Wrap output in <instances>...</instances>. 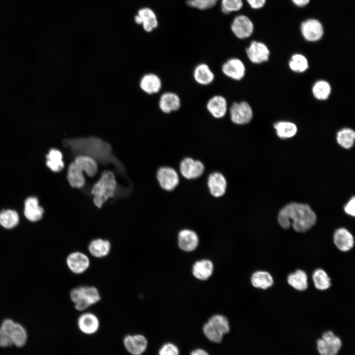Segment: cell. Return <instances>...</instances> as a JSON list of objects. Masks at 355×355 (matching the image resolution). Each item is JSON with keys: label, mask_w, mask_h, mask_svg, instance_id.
<instances>
[{"label": "cell", "mask_w": 355, "mask_h": 355, "mask_svg": "<svg viewBox=\"0 0 355 355\" xmlns=\"http://www.w3.org/2000/svg\"><path fill=\"white\" fill-rule=\"evenodd\" d=\"M213 270L212 262L209 260L203 259L195 263L192 268V273L197 279L205 280L212 275Z\"/></svg>", "instance_id": "28"}, {"label": "cell", "mask_w": 355, "mask_h": 355, "mask_svg": "<svg viewBox=\"0 0 355 355\" xmlns=\"http://www.w3.org/2000/svg\"><path fill=\"white\" fill-rule=\"evenodd\" d=\"M87 249L90 254L96 258H103L107 256L111 249V244L107 239L98 238L91 240L88 244Z\"/></svg>", "instance_id": "18"}, {"label": "cell", "mask_w": 355, "mask_h": 355, "mask_svg": "<svg viewBox=\"0 0 355 355\" xmlns=\"http://www.w3.org/2000/svg\"><path fill=\"white\" fill-rule=\"evenodd\" d=\"M134 21L138 25H142L146 32H151L156 28L158 22L156 14L151 8L142 7L139 9L134 17Z\"/></svg>", "instance_id": "12"}, {"label": "cell", "mask_w": 355, "mask_h": 355, "mask_svg": "<svg viewBox=\"0 0 355 355\" xmlns=\"http://www.w3.org/2000/svg\"><path fill=\"white\" fill-rule=\"evenodd\" d=\"M289 66L290 69L295 72H302L307 69L308 62L303 55L295 54L291 57L289 62Z\"/></svg>", "instance_id": "39"}, {"label": "cell", "mask_w": 355, "mask_h": 355, "mask_svg": "<svg viewBox=\"0 0 355 355\" xmlns=\"http://www.w3.org/2000/svg\"><path fill=\"white\" fill-rule=\"evenodd\" d=\"M46 166L53 172H60L64 167L61 152L56 148H51L46 156Z\"/></svg>", "instance_id": "30"}, {"label": "cell", "mask_w": 355, "mask_h": 355, "mask_svg": "<svg viewBox=\"0 0 355 355\" xmlns=\"http://www.w3.org/2000/svg\"><path fill=\"white\" fill-rule=\"evenodd\" d=\"M287 282L289 285L298 290L303 291L308 287L307 274L301 270H298L294 273L290 274L288 276Z\"/></svg>", "instance_id": "32"}, {"label": "cell", "mask_w": 355, "mask_h": 355, "mask_svg": "<svg viewBox=\"0 0 355 355\" xmlns=\"http://www.w3.org/2000/svg\"><path fill=\"white\" fill-rule=\"evenodd\" d=\"M190 355H209V354L204 350L198 349L193 351Z\"/></svg>", "instance_id": "48"}, {"label": "cell", "mask_w": 355, "mask_h": 355, "mask_svg": "<svg viewBox=\"0 0 355 355\" xmlns=\"http://www.w3.org/2000/svg\"><path fill=\"white\" fill-rule=\"evenodd\" d=\"M19 216L12 210H4L0 212V225L6 229H12L18 225Z\"/></svg>", "instance_id": "31"}, {"label": "cell", "mask_w": 355, "mask_h": 355, "mask_svg": "<svg viewBox=\"0 0 355 355\" xmlns=\"http://www.w3.org/2000/svg\"><path fill=\"white\" fill-rule=\"evenodd\" d=\"M126 350L131 355H142L146 351L148 342L142 334H127L123 339Z\"/></svg>", "instance_id": "10"}, {"label": "cell", "mask_w": 355, "mask_h": 355, "mask_svg": "<svg viewBox=\"0 0 355 355\" xmlns=\"http://www.w3.org/2000/svg\"><path fill=\"white\" fill-rule=\"evenodd\" d=\"M181 101L179 96L171 92L164 93L160 97L159 107L165 113H169L178 110L180 107Z\"/></svg>", "instance_id": "22"}, {"label": "cell", "mask_w": 355, "mask_h": 355, "mask_svg": "<svg viewBox=\"0 0 355 355\" xmlns=\"http://www.w3.org/2000/svg\"><path fill=\"white\" fill-rule=\"evenodd\" d=\"M301 31L305 39L309 41L319 40L323 35L321 23L315 19H309L302 22Z\"/></svg>", "instance_id": "13"}, {"label": "cell", "mask_w": 355, "mask_h": 355, "mask_svg": "<svg viewBox=\"0 0 355 355\" xmlns=\"http://www.w3.org/2000/svg\"><path fill=\"white\" fill-rule=\"evenodd\" d=\"M0 328L10 336L13 344L18 347L25 344L27 338V332L20 323L10 319H5L2 321Z\"/></svg>", "instance_id": "6"}, {"label": "cell", "mask_w": 355, "mask_h": 355, "mask_svg": "<svg viewBox=\"0 0 355 355\" xmlns=\"http://www.w3.org/2000/svg\"><path fill=\"white\" fill-rule=\"evenodd\" d=\"M77 325L83 334L91 335L95 334L100 326V320L93 313L84 311L78 317Z\"/></svg>", "instance_id": "9"}, {"label": "cell", "mask_w": 355, "mask_h": 355, "mask_svg": "<svg viewBox=\"0 0 355 355\" xmlns=\"http://www.w3.org/2000/svg\"><path fill=\"white\" fill-rule=\"evenodd\" d=\"M204 170L203 163L191 158H186L180 164V171L182 175L187 179H191L199 177Z\"/></svg>", "instance_id": "17"}, {"label": "cell", "mask_w": 355, "mask_h": 355, "mask_svg": "<svg viewBox=\"0 0 355 355\" xmlns=\"http://www.w3.org/2000/svg\"><path fill=\"white\" fill-rule=\"evenodd\" d=\"M333 241L337 248L342 251H347L354 246V239L352 234L346 229H338L334 233Z\"/></svg>", "instance_id": "24"}, {"label": "cell", "mask_w": 355, "mask_h": 355, "mask_svg": "<svg viewBox=\"0 0 355 355\" xmlns=\"http://www.w3.org/2000/svg\"><path fill=\"white\" fill-rule=\"evenodd\" d=\"M243 5L242 0H221L222 11L225 14L240 10Z\"/></svg>", "instance_id": "41"}, {"label": "cell", "mask_w": 355, "mask_h": 355, "mask_svg": "<svg viewBox=\"0 0 355 355\" xmlns=\"http://www.w3.org/2000/svg\"><path fill=\"white\" fill-rule=\"evenodd\" d=\"M331 91V86L328 82L322 80L316 82L312 88L314 97L320 100L327 99L330 94Z\"/></svg>", "instance_id": "36"}, {"label": "cell", "mask_w": 355, "mask_h": 355, "mask_svg": "<svg viewBox=\"0 0 355 355\" xmlns=\"http://www.w3.org/2000/svg\"><path fill=\"white\" fill-rule=\"evenodd\" d=\"M208 322L223 335L230 331L229 321L224 316L221 315L213 316L209 319Z\"/></svg>", "instance_id": "38"}, {"label": "cell", "mask_w": 355, "mask_h": 355, "mask_svg": "<svg viewBox=\"0 0 355 355\" xmlns=\"http://www.w3.org/2000/svg\"><path fill=\"white\" fill-rule=\"evenodd\" d=\"M65 146L69 147L75 156L84 155L102 165L111 164L122 176L126 173L123 163L113 154L110 144L101 138L88 137L67 139L63 141Z\"/></svg>", "instance_id": "1"}, {"label": "cell", "mask_w": 355, "mask_h": 355, "mask_svg": "<svg viewBox=\"0 0 355 355\" xmlns=\"http://www.w3.org/2000/svg\"><path fill=\"white\" fill-rule=\"evenodd\" d=\"M207 108L214 118L223 117L227 111V102L221 95H215L210 98L207 104Z\"/></svg>", "instance_id": "21"}, {"label": "cell", "mask_w": 355, "mask_h": 355, "mask_svg": "<svg viewBox=\"0 0 355 355\" xmlns=\"http://www.w3.org/2000/svg\"><path fill=\"white\" fill-rule=\"evenodd\" d=\"M13 344L11 337L4 331L0 329V346L7 347Z\"/></svg>", "instance_id": "44"}, {"label": "cell", "mask_w": 355, "mask_h": 355, "mask_svg": "<svg viewBox=\"0 0 355 355\" xmlns=\"http://www.w3.org/2000/svg\"><path fill=\"white\" fill-rule=\"evenodd\" d=\"M274 127L276 131L277 135L282 139L293 137L297 131L296 125L292 122L288 121L278 122L274 124Z\"/></svg>", "instance_id": "34"}, {"label": "cell", "mask_w": 355, "mask_h": 355, "mask_svg": "<svg viewBox=\"0 0 355 355\" xmlns=\"http://www.w3.org/2000/svg\"><path fill=\"white\" fill-rule=\"evenodd\" d=\"M251 282L254 287L263 289L271 286L273 284L272 276L265 271H257L253 273Z\"/></svg>", "instance_id": "33"}, {"label": "cell", "mask_w": 355, "mask_h": 355, "mask_svg": "<svg viewBox=\"0 0 355 355\" xmlns=\"http://www.w3.org/2000/svg\"><path fill=\"white\" fill-rule=\"evenodd\" d=\"M193 77L198 84L207 85L213 81L214 75L207 64L202 63L199 64L194 69Z\"/></svg>", "instance_id": "27"}, {"label": "cell", "mask_w": 355, "mask_h": 355, "mask_svg": "<svg viewBox=\"0 0 355 355\" xmlns=\"http://www.w3.org/2000/svg\"><path fill=\"white\" fill-rule=\"evenodd\" d=\"M231 29L234 35L240 39L250 36L253 31V24L248 17L240 15L233 20Z\"/></svg>", "instance_id": "11"}, {"label": "cell", "mask_w": 355, "mask_h": 355, "mask_svg": "<svg viewBox=\"0 0 355 355\" xmlns=\"http://www.w3.org/2000/svg\"><path fill=\"white\" fill-rule=\"evenodd\" d=\"M199 243L197 234L189 229L181 230L178 235V244L179 248L185 251H192L195 249Z\"/></svg>", "instance_id": "20"}, {"label": "cell", "mask_w": 355, "mask_h": 355, "mask_svg": "<svg viewBox=\"0 0 355 355\" xmlns=\"http://www.w3.org/2000/svg\"><path fill=\"white\" fill-rule=\"evenodd\" d=\"M341 340L330 331L324 332L322 339L317 341V348L321 355H336L341 347Z\"/></svg>", "instance_id": "7"}, {"label": "cell", "mask_w": 355, "mask_h": 355, "mask_svg": "<svg viewBox=\"0 0 355 355\" xmlns=\"http://www.w3.org/2000/svg\"><path fill=\"white\" fill-rule=\"evenodd\" d=\"M66 264L71 272L75 275H81L89 268L91 261L84 252L77 250L70 252L66 257Z\"/></svg>", "instance_id": "5"}, {"label": "cell", "mask_w": 355, "mask_h": 355, "mask_svg": "<svg viewBox=\"0 0 355 355\" xmlns=\"http://www.w3.org/2000/svg\"><path fill=\"white\" fill-rule=\"evenodd\" d=\"M158 355H179L178 347L172 343H166L160 349Z\"/></svg>", "instance_id": "43"}, {"label": "cell", "mask_w": 355, "mask_h": 355, "mask_svg": "<svg viewBox=\"0 0 355 355\" xmlns=\"http://www.w3.org/2000/svg\"><path fill=\"white\" fill-rule=\"evenodd\" d=\"M140 86L141 89L148 94L157 93L162 87V81L159 77L154 73H147L141 79Z\"/></svg>", "instance_id": "25"}, {"label": "cell", "mask_w": 355, "mask_h": 355, "mask_svg": "<svg viewBox=\"0 0 355 355\" xmlns=\"http://www.w3.org/2000/svg\"><path fill=\"white\" fill-rule=\"evenodd\" d=\"M218 0H187L186 4L200 10H205L214 6Z\"/></svg>", "instance_id": "42"}, {"label": "cell", "mask_w": 355, "mask_h": 355, "mask_svg": "<svg viewBox=\"0 0 355 355\" xmlns=\"http://www.w3.org/2000/svg\"><path fill=\"white\" fill-rule=\"evenodd\" d=\"M229 111L230 119L236 124H247L252 118V108L246 102L234 103L230 106Z\"/></svg>", "instance_id": "8"}, {"label": "cell", "mask_w": 355, "mask_h": 355, "mask_svg": "<svg viewBox=\"0 0 355 355\" xmlns=\"http://www.w3.org/2000/svg\"><path fill=\"white\" fill-rule=\"evenodd\" d=\"M313 279L315 287L321 290L328 289L331 285L330 279L323 270H316L313 275Z\"/></svg>", "instance_id": "37"}, {"label": "cell", "mask_w": 355, "mask_h": 355, "mask_svg": "<svg viewBox=\"0 0 355 355\" xmlns=\"http://www.w3.org/2000/svg\"><path fill=\"white\" fill-rule=\"evenodd\" d=\"M316 215L307 204L291 203L280 211L278 220L280 225L287 229L292 225L298 232H304L310 229L316 223Z\"/></svg>", "instance_id": "2"}, {"label": "cell", "mask_w": 355, "mask_h": 355, "mask_svg": "<svg viewBox=\"0 0 355 355\" xmlns=\"http://www.w3.org/2000/svg\"><path fill=\"white\" fill-rule=\"evenodd\" d=\"M355 133L350 128H343L337 134L336 140L338 144L342 147L349 149L354 144Z\"/></svg>", "instance_id": "35"}, {"label": "cell", "mask_w": 355, "mask_h": 355, "mask_svg": "<svg viewBox=\"0 0 355 355\" xmlns=\"http://www.w3.org/2000/svg\"><path fill=\"white\" fill-rule=\"evenodd\" d=\"M44 210L39 204L36 197L27 198L24 203V213L27 220L31 222H37L42 217Z\"/></svg>", "instance_id": "19"}, {"label": "cell", "mask_w": 355, "mask_h": 355, "mask_svg": "<svg viewBox=\"0 0 355 355\" xmlns=\"http://www.w3.org/2000/svg\"><path fill=\"white\" fill-rule=\"evenodd\" d=\"M157 178L161 187L168 191L173 190L179 182L177 172L169 167L160 168L157 172Z\"/></svg>", "instance_id": "14"}, {"label": "cell", "mask_w": 355, "mask_h": 355, "mask_svg": "<svg viewBox=\"0 0 355 355\" xmlns=\"http://www.w3.org/2000/svg\"><path fill=\"white\" fill-rule=\"evenodd\" d=\"M247 56L253 63L260 64L269 59V50L263 43L257 41H252L246 49Z\"/></svg>", "instance_id": "16"}, {"label": "cell", "mask_w": 355, "mask_h": 355, "mask_svg": "<svg viewBox=\"0 0 355 355\" xmlns=\"http://www.w3.org/2000/svg\"><path fill=\"white\" fill-rule=\"evenodd\" d=\"M203 331L207 338L212 342L219 343L222 340L223 334L208 322L204 325Z\"/></svg>", "instance_id": "40"}, {"label": "cell", "mask_w": 355, "mask_h": 355, "mask_svg": "<svg viewBox=\"0 0 355 355\" xmlns=\"http://www.w3.org/2000/svg\"><path fill=\"white\" fill-rule=\"evenodd\" d=\"M250 7L254 9H258L262 7L266 2V0H247Z\"/></svg>", "instance_id": "46"}, {"label": "cell", "mask_w": 355, "mask_h": 355, "mask_svg": "<svg viewBox=\"0 0 355 355\" xmlns=\"http://www.w3.org/2000/svg\"><path fill=\"white\" fill-rule=\"evenodd\" d=\"M69 296L75 309L79 312L86 311L101 299L99 289L92 285H79L72 288Z\"/></svg>", "instance_id": "4"}, {"label": "cell", "mask_w": 355, "mask_h": 355, "mask_svg": "<svg viewBox=\"0 0 355 355\" xmlns=\"http://www.w3.org/2000/svg\"><path fill=\"white\" fill-rule=\"evenodd\" d=\"M296 5L303 7L309 3L310 0H291Z\"/></svg>", "instance_id": "47"}, {"label": "cell", "mask_w": 355, "mask_h": 355, "mask_svg": "<svg viewBox=\"0 0 355 355\" xmlns=\"http://www.w3.org/2000/svg\"><path fill=\"white\" fill-rule=\"evenodd\" d=\"M82 170L73 161L69 165L67 179L70 185L74 188L82 187L85 182Z\"/></svg>", "instance_id": "26"}, {"label": "cell", "mask_w": 355, "mask_h": 355, "mask_svg": "<svg viewBox=\"0 0 355 355\" xmlns=\"http://www.w3.org/2000/svg\"><path fill=\"white\" fill-rule=\"evenodd\" d=\"M208 185L212 195L218 197L224 194L227 183L224 177L221 173L215 172L210 175Z\"/></svg>", "instance_id": "23"}, {"label": "cell", "mask_w": 355, "mask_h": 355, "mask_svg": "<svg viewBox=\"0 0 355 355\" xmlns=\"http://www.w3.org/2000/svg\"><path fill=\"white\" fill-rule=\"evenodd\" d=\"M117 186L114 174L110 171L104 172L91 190L95 205L101 208L109 198L115 195Z\"/></svg>", "instance_id": "3"}, {"label": "cell", "mask_w": 355, "mask_h": 355, "mask_svg": "<svg viewBox=\"0 0 355 355\" xmlns=\"http://www.w3.org/2000/svg\"><path fill=\"white\" fill-rule=\"evenodd\" d=\"M355 197H353L352 199L349 201V202L344 207V210L345 212L353 216H355Z\"/></svg>", "instance_id": "45"}, {"label": "cell", "mask_w": 355, "mask_h": 355, "mask_svg": "<svg viewBox=\"0 0 355 355\" xmlns=\"http://www.w3.org/2000/svg\"><path fill=\"white\" fill-rule=\"evenodd\" d=\"M74 161L89 177L95 176L98 171V164L92 158L84 155L75 157Z\"/></svg>", "instance_id": "29"}, {"label": "cell", "mask_w": 355, "mask_h": 355, "mask_svg": "<svg viewBox=\"0 0 355 355\" xmlns=\"http://www.w3.org/2000/svg\"><path fill=\"white\" fill-rule=\"evenodd\" d=\"M221 70L224 74L229 78L240 80L245 75L246 68L241 60L233 58L228 59L222 65Z\"/></svg>", "instance_id": "15"}]
</instances>
